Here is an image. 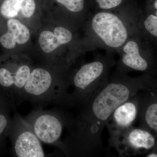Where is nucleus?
Masks as SVG:
<instances>
[{"instance_id": "1", "label": "nucleus", "mask_w": 157, "mask_h": 157, "mask_svg": "<svg viewBox=\"0 0 157 157\" xmlns=\"http://www.w3.org/2000/svg\"><path fill=\"white\" fill-rule=\"evenodd\" d=\"M157 90L155 82L147 76L121 77L106 82L81 105L78 115L69 118L70 134L63 144L68 154L92 157L103 150L102 134L107 121L118 107L136 94Z\"/></svg>"}, {"instance_id": "2", "label": "nucleus", "mask_w": 157, "mask_h": 157, "mask_svg": "<svg viewBox=\"0 0 157 157\" xmlns=\"http://www.w3.org/2000/svg\"><path fill=\"white\" fill-rule=\"evenodd\" d=\"M68 84L56 83L51 74L43 68L34 69L24 87L21 96L39 103H67Z\"/></svg>"}, {"instance_id": "3", "label": "nucleus", "mask_w": 157, "mask_h": 157, "mask_svg": "<svg viewBox=\"0 0 157 157\" xmlns=\"http://www.w3.org/2000/svg\"><path fill=\"white\" fill-rule=\"evenodd\" d=\"M108 65L104 62L95 61L83 65L73 77L74 86L72 94H69L68 104L82 105L96 91L106 82L101 81L105 75Z\"/></svg>"}, {"instance_id": "4", "label": "nucleus", "mask_w": 157, "mask_h": 157, "mask_svg": "<svg viewBox=\"0 0 157 157\" xmlns=\"http://www.w3.org/2000/svg\"><path fill=\"white\" fill-rule=\"evenodd\" d=\"M69 118L59 111L39 109L31 113L25 121L40 141L57 144Z\"/></svg>"}, {"instance_id": "5", "label": "nucleus", "mask_w": 157, "mask_h": 157, "mask_svg": "<svg viewBox=\"0 0 157 157\" xmlns=\"http://www.w3.org/2000/svg\"><path fill=\"white\" fill-rule=\"evenodd\" d=\"M156 138L147 130L133 126L109 141V145L121 156L135 155L157 149Z\"/></svg>"}, {"instance_id": "6", "label": "nucleus", "mask_w": 157, "mask_h": 157, "mask_svg": "<svg viewBox=\"0 0 157 157\" xmlns=\"http://www.w3.org/2000/svg\"><path fill=\"white\" fill-rule=\"evenodd\" d=\"M93 30L105 44L112 48L123 45L128 32L122 21L115 14L101 12L96 14L92 21Z\"/></svg>"}, {"instance_id": "7", "label": "nucleus", "mask_w": 157, "mask_h": 157, "mask_svg": "<svg viewBox=\"0 0 157 157\" xmlns=\"http://www.w3.org/2000/svg\"><path fill=\"white\" fill-rule=\"evenodd\" d=\"M14 154L18 157L45 156L40 140L25 121L16 118L14 125Z\"/></svg>"}, {"instance_id": "8", "label": "nucleus", "mask_w": 157, "mask_h": 157, "mask_svg": "<svg viewBox=\"0 0 157 157\" xmlns=\"http://www.w3.org/2000/svg\"><path fill=\"white\" fill-rule=\"evenodd\" d=\"M140 98V94L138 93L120 105L113 111L106 125L110 136L109 141L133 126V124L138 118Z\"/></svg>"}, {"instance_id": "9", "label": "nucleus", "mask_w": 157, "mask_h": 157, "mask_svg": "<svg viewBox=\"0 0 157 157\" xmlns=\"http://www.w3.org/2000/svg\"><path fill=\"white\" fill-rule=\"evenodd\" d=\"M143 95L140 94L138 118L139 127L147 130L157 137V90H145Z\"/></svg>"}, {"instance_id": "10", "label": "nucleus", "mask_w": 157, "mask_h": 157, "mask_svg": "<svg viewBox=\"0 0 157 157\" xmlns=\"http://www.w3.org/2000/svg\"><path fill=\"white\" fill-rule=\"evenodd\" d=\"M31 73L30 68L26 65L20 66L14 72L6 68H1L0 85L10 90L14 98H21L24 87Z\"/></svg>"}, {"instance_id": "11", "label": "nucleus", "mask_w": 157, "mask_h": 157, "mask_svg": "<svg viewBox=\"0 0 157 157\" xmlns=\"http://www.w3.org/2000/svg\"><path fill=\"white\" fill-rule=\"evenodd\" d=\"M7 26L8 32L0 37V43L4 48L13 49L16 43L23 45L29 41V30L18 20L10 18L7 22Z\"/></svg>"}, {"instance_id": "12", "label": "nucleus", "mask_w": 157, "mask_h": 157, "mask_svg": "<svg viewBox=\"0 0 157 157\" xmlns=\"http://www.w3.org/2000/svg\"><path fill=\"white\" fill-rule=\"evenodd\" d=\"M72 33L63 27H57L53 33L44 31L39 36V45L44 52L49 53L60 45L69 43L72 40Z\"/></svg>"}, {"instance_id": "13", "label": "nucleus", "mask_w": 157, "mask_h": 157, "mask_svg": "<svg viewBox=\"0 0 157 157\" xmlns=\"http://www.w3.org/2000/svg\"><path fill=\"white\" fill-rule=\"evenodd\" d=\"M35 10L34 0H4L0 6L1 15L9 19L17 17L20 13L25 18H30Z\"/></svg>"}, {"instance_id": "14", "label": "nucleus", "mask_w": 157, "mask_h": 157, "mask_svg": "<svg viewBox=\"0 0 157 157\" xmlns=\"http://www.w3.org/2000/svg\"><path fill=\"white\" fill-rule=\"evenodd\" d=\"M124 54L122 62L127 67L139 71H146L149 69L148 62L140 56L139 46L136 42L129 41L124 46Z\"/></svg>"}, {"instance_id": "15", "label": "nucleus", "mask_w": 157, "mask_h": 157, "mask_svg": "<svg viewBox=\"0 0 157 157\" xmlns=\"http://www.w3.org/2000/svg\"><path fill=\"white\" fill-rule=\"evenodd\" d=\"M56 1L72 12H79L84 8V0H56Z\"/></svg>"}, {"instance_id": "16", "label": "nucleus", "mask_w": 157, "mask_h": 157, "mask_svg": "<svg viewBox=\"0 0 157 157\" xmlns=\"http://www.w3.org/2000/svg\"><path fill=\"white\" fill-rule=\"evenodd\" d=\"M144 26L147 30L154 36L157 37V16L151 14L144 21Z\"/></svg>"}, {"instance_id": "17", "label": "nucleus", "mask_w": 157, "mask_h": 157, "mask_svg": "<svg viewBox=\"0 0 157 157\" xmlns=\"http://www.w3.org/2000/svg\"><path fill=\"white\" fill-rule=\"evenodd\" d=\"M101 9H110L116 8L122 2L123 0H96Z\"/></svg>"}, {"instance_id": "18", "label": "nucleus", "mask_w": 157, "mask_h": 157, "mask_svg": "<svg viewBox=\"0 0 157 157\" xmlns=\"http://www.w3.org/2000/svg\"><path fill=\"white\" fill-rule=\"evenodd\" d=\"M9 125V120L8 117L4 114L0 113V135L5 131Z\"/></svg>"}, {"instance_id": "19", "label": "nucleus", "mask_w": 157, "mask_h": 157, "mask_svg": "<svg viewBox=\"0 0 157 157\" xmlns=\"http://www.w3.org/2000/svg\"><path fill=\"white\" fill-rule=\"evenodd\" d=\"M151 152H148V153L145 156L147 157H157V149L153 150L151 151Z\"/></svg>"}, {"instance_id": "20", "label": "nucleus", "mask_w": 157, "mask_h": 157, "mask_svg": "<svg viewBox=\"0 0 157 157\" xmlns=\"http://www.w3.org/2000/svg\"><path fill=\"white\" fill-rule=\"evenodd\" d=\"M154 7L155 9H157V0H156L154 2Z\"/></svg>"}]
</instances>
